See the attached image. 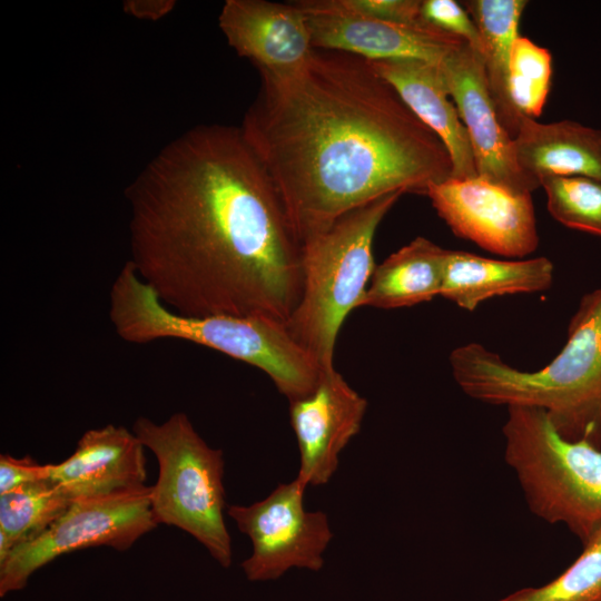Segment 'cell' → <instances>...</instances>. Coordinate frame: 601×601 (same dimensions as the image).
<instances>
[{
	"label": "cell",
	"instance_id": "3957f363",
	"mask_svg": "<svg viewBox=\"0 0 601 601\" xmlns=\"http://www.w3.org/2000/svg\"><path fill=\"white\" fill-rule=\"evenodd\" d=\"M450 365L470 397L543 408L562 437L601 449V285L581 298L563 348L543 368L520 371L477 343L454 348Z\"/></svg>",
	"mask_w": 601,
	"mask_h": 601
},
{
	"label": "cell",
	"instance_id": "d6986e66",
	"mask_svg": "<svg viewBox=\"0 0 601 601\" xmlns=\"http://www.w3.org/2000/svg\"><path fill=\"white\" fill-rule=\"evenodd\" d=\"M447 249L416 237L376 265L361 306L410 307L441 295Z\"/></svg>",
	"mask_w": 601,
	"mask_h": 601
},
{
	"label": "cell",
	"instance_id": "7a4b0ae2",
	"mask_svg": "<svg viewBox=\"0 0 601 601\" xmlns=\"http://www.w3.org/2000/svg\"><path fill=\"white\" fill-rule=\"evenodd\" d=\"M240 129L300 244L385 195H425L452 177L441 139L368 60L347 52L315 49L292 75H260Z\"/></svg>",
	"mask_w": 601,
	"mask_h": 601
},
{
	"label": "cell",
	"instance_id": "8992f818",
	"mask_svg": "<svg viewBox=\"0 0 601 601\" xmlns=\"http://www.w3.org/2000/svg\"><path fill=\"white\" fill-rule=\"evenodd\" d=\"M504 456L531 511L583 544L601 530V449L562 437L543 408L508 406Z\"/></svg>",
	"mask_w": 601,
	"mask_h": 601
},
{
	"label": "cell",
	"instance_id": "52a82bcc",
	"mask_svg": "<svg viewBox=\"0 0 601 601\" xmlns=\"http://www.w3.org/2000/svg\"><path fill=\"white\" fill-rule=\"evenodd\" d=\"M132 432L158 461L150 497L156 523L190 534L223 568H229L233 552L224 520L223 452L204 441L185 413H175L162 423L138 417Z\"/></svg>",
	"mask_w": 601,
	"mask_h": 601
},
{
	"label": "cell",
	"instance_id": "4fadbf2b",
	"mask_svg": "<svg viewBox=\"0 0 601 601\" xmlns=\"http://www.w3.org/2000/svg\"><path fill=\"white\" fill-rule=\"evenodd\" d=\"M366 408L367 401L335 368L323 373L309 395L289 402L299 451L297 477L306 486L328 483L341 452L359 432Z\"/></svg>",
	"mask_w": 601,
	"mask_h": 601
},
{
	"label": "cell",
	"instance_id": "d4e9b609",
	"mask_svg": "<svg viewBox=\"0 0 601 601\" xmlns=\"http://www.w3.org/2000/svg\"><path fill=\"white\" fill-rule=\"evenodd\" d=\"M421 18L452 35L465 40L471 48L482 55L480 32L466 11L454 0H423L421 3Z\"/></svg>",
	"mask_w": 601,
	"mask_h": 601
},
{
	"label": "cell",
	"instance_id": "7402d4cb",
	"mask_svg": "<svg viewBox=\"0 0 601 601\" xmlns=\"http://www.w3.org/2000/svg\"><path fill=\"white\" fill-rule=\"evenodd\" d=\"M550 215L560 224L601 236V180L583 176H543Z\"/></svg>",
	"mask_w": 601,
	"mask_h": 601
},
{
	"label": "cell",
	"instance_id": "ba28073f",
	"mask_svg": "<svg viewBox=\"0 0 601 601\" xmlns=\"http://www.w3.org/2000/svg\"><path fill=\"white\" fill-rule=\"evenodd\" d=\"M150 497L151 486L145 484L71 500L47 530L0 563V597L22 590L37 570L62 554L92 546L128 550L158 525Z\"/></svg>",
	"mask_w": 601,
	"mask_h": 601
},
{
	"label": "cell",
	"instance_id": "5bb4252c",
	"mask_svg": "<svg viewBox=\"0 0 601 601\" xmlns=\"http://www.w3.org/2000/svg\"><path fill=\"white\" fill-rule=\"evenodd\" d=\"M218 23L229 46L260 75H292L315 50L306 18L295 1L227 0Z\"/></svg>",
	"mask_w": 601,
	"mask_h": 601
},
{
	"label": "cell",
	"instance_id": "6da1fadb",
	"mask_svg": "<svg viewBox=\"0 0 601 601\" xmlns=\"http://www.w3.org/2000/svg\"><path fill=\"white\" fill-rule=\"evenodd\" d=\"M126 196L129 262L166 307L286 324L302 294V244L240 127L185 131Z\"/></svg>",
	"mask_w": 601,
	"mask_h": 601
},
{
	"label": "cell",
	"instance_id": "cb8c5ba5",
	"mask_svg": "<svg viewBox=\"0 0 601 601\" xmlns=\"http://www.w3.org/2000/svg\"><path fill=\"white\" fill-rule=\"evenodd\" d=\"M583 545L581 555L556 579L497 601H601V530Z\"/></svg>",
	"mask_w": 601,
	"mask_h": 601
},
{
	"label": "cell",
	"instance_id": "2e32d148",
	"mask_svg": "<svg viewBox=\"0 0 601 601\" xmlns=\"http://www.w3.org/2000/svg\"><path fill=\"white\" fill-rule=\"evenodd\" d=\"M370 63L396 90L410 110L444 144L452 161V178L477 177L466 128L450 97L439 66L417 59L372 60Z\"/></svg>",
	"mask_w": 601,
	"mask_h": 601
},
{
	"label": "cell",
	"instance_id": "9c48e42d",
	"mask_svg": "<svg viewBox=\"0 0 601 601\" xmlns=\"http://www.w3.org/2000/svg\"><path fill=\"white\" fill-rule=\"evenodd\" d=\"M306 485L296 477L250 505H229L227 514L253 545L242 569L249 581L276 580L293 568L319 571L333 533L327 515L304 508Z\"/></svg>",
	"mask_w": 601,
	"mask_h": 601
},
{
	"label": "cell",
	"instance_id": "7c38bea8",
	"mask_svg": "<svg viewBox=\"0 0 601 601\" xmlns=\"http://www.w3.org/2000/svg\"><path fill=\"white\" fill-rule=\"evenodd\" d=\"M439 68L466 128L477 177L516 193L532 194L541 187L516 160L513 138L501 124L489 91L482 55L464 43Z\"/></svg>",
	"mask_w": 601,
	"mask_h": 601
},
{
	"label": "cell",
	"instance_id": "ac0fdd59",
	"mask_svg": "<svg viewBox=\"0 0 601 601\" xmlns=\"http://www.w3.org/2000/svg\"><path fill=\"white\" fill-rule=\"evenodd\" d=\"M516 160L529 175L583 176L601 180V130L572 120L550 124L522 116L513 138Z\"/></svg>",
	"mask_w": 601,
	"mask_h": 601
},
{
	"label": "cell",
	"instance_id": "484cf974",
	"mask_svg": "<svg viewBox=\"0 0 601 601\" xmlns=\"http://www.w3.org/2000/svg\"><path fill=\"white\" fill-rule=\"evenodd\" d=\"M352 9L381 20L413 23L421 21L420 0H345Z\"/></svg>",
	"mask_w": 601,
	"mask_h": 601
},
{
	"label": "cell",
	"instance_id": "603a6c76",
	"mask_svg": "<svg viewBox=\"0 0 601 601\" xmlns=\"http://www.w3.org/2000/svg\"><path fill=\"white\" fill-rule=\"evenodd\" d=\"M552 80L551 52L526 37L514 41L509 70V91L516 110L535 119L542 114Z\"/></svg>",
	"mask_w": 601,
	"mask_h": 601
},
{
	"label": "cell",
	"instance_id": "5b68a950",
	"mask_svg": "<svg viewBox=\"0 0 601 601\" xmlns=\"http://www.w3.org/2000/svg\"><path fill=\"white\" fill-rule=\"evenodd\" d=\"M393 193L355 208L302 243L303 287L286 328L324 371L334 370L339 328L361 307L375 268L376 229L402 196Z\"/></svg>",
	"mask_w": 601,
	"mask_h": 601
},
{
	"label": "cell",
	"instance_id": "8fae6325",
	"mask_svg": "<svg viewBox=\"0 0 601 601\" xmlns=\"http://www.w3.org/2000/svg\"><path fill=\"white\" fill-rule=\"evenodd\" d=\"M315 49L336 50L366 60L417 59L436 66L467 43L423 19L413 23L363 14L345 0H297Z\"/></svg>",
	"mask_w": 601,
	"mask_h": 601
},
{
	"label": "cell",
	"instance_id": "e0dca14e",
	"mask_svg": "<svg viewBox=\"0 0 601 601\" xmlns=\"http://www.w3.org/2000/svg\"><path fill=\"white\" fill-rule=\"evenodd\" d=\"M552 282L553 264L543 256L508 260L447 250L440 296L472 312L494 296L544 292Z\"/></svg>",
	"mask_w": 601,
	"mask_h": 601
},
{
	"label": "cell",
	"instance_id": "30bf717a",
	"mask_svg": "<svg viewBox=\"0 0 601 601\" xmlns=\"http://www.w3.org/2000/svg\"><path fill=\"white\" fill-rule=\"evenodd\" d=\"M450 229L481 248L511 258L536 250L539 235L531 194L480 177L449 178L425 193Z\"/></svg>",
	"mask_w": 601,
	"mask_h": 601
},
{
	"label": "cell",
	"instance_id": "ffe728a7",
	"mask_svg": "<svg viewBox=\"0 0 601 601\" xmlns=\"http://www.w3.org/2000/svg\"><path fill=\"white\" fill-rule=\"evenodd\" d=\"M526 4L525 0L462 2L480 32L489 91L497 117L512 138L523 115L516 110L510 97V59L514 41L520 36L519 23Z\"/></svg>",
	"mask_w": 601,
	"mask_h": 601
},
{
	"label": "cell",
	"instance_id": "4316f807",
	"mask_svg": "<svg viewBox=\"0 0 601 601\" xmlns=\"http://www.w3.org/2000/svg\"><path fill=\"white\" fill-rule=\"evenodd\" d=\"M49 464H40L30 456L0 455V494L24 484L49 479Z\"/></svg>",
	"mask_w": 601,
	"mask_h": 601
},
{
	"label": "cell",
	"instance_id": "44dd1931",
	"mask_svg": "<svg viewBox=\"0 0 601 601\" xmlns=\"http://www.w3.org/2000/svg\"><path fill=\"white\" fill-rule=\"evenodd\" d=\"M70 502L50 479L0 494V563L47 530Z\"/></svg>",
	"mask_w": 601,
	"mask_h": 601
},
{
	"label": "cell",
	"instance_id": "9a60e30c",
	"mask_svg": "<svg viewBox=\"0 0 601 601\" xmlns=\"http://www.w3.org/2000/svg\"><path fill=\"white\" fill-rule=\"evenodd\" d=\"M144 449L124 426L92 428L82 434L68 459L49 464V479L70 500L145 485Z\"/></svg>",
	"mask_w": 601,
	"mask_h": 601
},
{
	"label": "cell",
	"instance_id": "83f0119b",
	"mask_svg": "<svg viewBox=\"0 0 601 601\" xmlns=\"http://www.w3.org/2000/svg\"><path fill=\"white\" fill-rule=\"evenodd\" d=\"M171 0H130L125 4V10L137 18L159 19L174 8Z\"/></svg>",
	"mask_w": 601,
	"mask_h": 601
},
{
	"label": "cell",
	"instance_id": "277c9868",
	"mask_svg": "<svg viewBox=\"0 0 601 601\" xmlns=\"http://www.w3.org/2000/svg\"><path fill=\"white\" fill-rule=\"evenodd\" d=\"M109 318L125 342L183 339L266 373L288 402L309 395L325 372L282 322L227 315L185 316L166 307L127 262L109 293Z\"/></svg>",
	"mask_w": 601,
	"mask_h": 601
}]
</instances>
